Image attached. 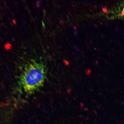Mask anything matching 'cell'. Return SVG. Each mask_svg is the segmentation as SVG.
I'll return each instance as SVG.
<instances>
[{
	"instance_id": "7a4b0ae2",
	"label": "cell",
	"mask_w": 124,
	"mask_h": 124,
	"mask_svg": "<svg viewBox=\"0 0 124 124\" xmlns=\"http://www.w3.org/2000/svg\"><path fill=\"white\" fill-rule=\"evenodd\" d=\"M121 15L124 16V8L123 9V10L122 11Z\"/></svg>"
},
{
	"instance_id": "3957f363",
	"label": "cell",
	"mask_w": 124,
	"mask_h": 124,
	"mask_svg": "<svg viewBox=\"0 0 124 124\" xmlns=\"http://www.w3.org/2000/svg\"><path fill=\"white\" fill-rule=\"evenodd\" d=\"M74 29H76V27H74Z\"/></svg>"
},
{
	"instance_id": "6da1fadb",
	"label": "cell",
	"mask_w": 124,
	"mask_h": 124,
	"mask_svg": "<svg viewBox=\"0 0 124 124\" xmlns=\"http://www.w3.org/2000/svg\"><path fill=\"white\" fill-rule=\"evenodd\" d=\"M46 76L47 70L44 64L32 61L25 67L20 76L18 83L23 91L30 95L43 87Z\"/></svg>"
}]
</instances>
